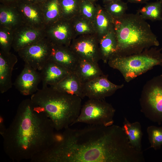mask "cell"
<instances>
[{"label":"cell","instance_id":"6da1fadb","mask_svg":"<svg viewBox=\"0 0 162 162\" xmlns=\"http://www.w3.org/2000/svg\"><path fill=\"white\" fill-rule=\"evenodd\" d=\"M143 159V152L131 146L122 127L114 124L68 127L36 157L38 162H141Z\"/></svg>","mask_w":162,"mask_h":162},{"label":"cell","instance_id":"7a4b0ae2","mask_svg":"<svg viewBox=\"0 0 162 162\" xmlns=\"http://www.w3.org/2000/svg\"><path fill=\"white\" fill-rule=\"evenodd\" d=\"M45 113L31 99L22 101L11 123L2 135L5 152L14 161L30 160L47 150L57 134Z\"/></svg>","mask_w":162,"mask_h":162},{"label":"cell","instance_id":"3957f363","mask_svg":"<svg viewBox=\"0 0 162 162\" xmlns=\"http://www.w3.org/2000/svg\"><path fill=\"white\" fill-rule=\"evenodd\" d=\"M114 29L117 42L114 56H123L137 54L160 45L149 24L137 12L126 13L114 20Z\"/></svg>","mask_w":162,"mask_h":162},{"label":"cell","instance_id":"277c9868","mask_svg":"<svg viewBox=\"0 0 162 162\" xmlns=\"http://www.w3.org/2000/svg\"><path fill=\"white\" fill-rule=\"evenodd\" d=\"M33 104L46 115L56 130L73 125L80 113L82 99L76 95L61 92L51 86L42 87L31 95Z\"/></svg>","mask_w":162,"mask_h":162},{"label":"cell","instance_id":"5b68a950","mask_svg":"<svg viewBox=\"0 0 162 162\" xmlns=\"http://www.w3.org/2000/svg\"><path fill=\"white\" fill-rule=\"evenodd\" d=\"M161 50L152 47L129 56L115 55L107 63L111 68L118 70L128 82L155 66H162Z\"/></svg>","mask_w":162,"mask_h":162},{"label":"cell","instance_id":"8992f818","mask_svg":"<svg viewBox=\"0 0 162 162\" xmlns=\"http://www.w3.org/2000/svg\"><path fill=\"white\" fill-rule=\"evenodd\" d=\"M140 111L148 119L159 124L162 123V74L147 81L141 91Z\"/></svg>","mask_w":162,"mask_h":162},{"label":"cell","instance_id":"52a82bcc","mask_svg":"<svg viewBox=\"0 0 162 162\" xmlns=\"http://www.w3.org/2000/svg\"><path fill=\"white\" fill-rule=\"evenodd\" d=\"M115 108L104 99H89L82 106L73 124L79 123L89 125L109 126L113 124Z\"/></svg>","mask_w":162,"mask_h":162},{"label":"cell","instance_id":"ba28073f","mask_svg":"<svg viewBox=\"0 0 162 162\" xmlns=\"http://www.w3.org/2000/svg\"><path fill=\"white\" fill-rule=\"evenodd\" d=\"M52 49V43L45 37L17 52L25 63L40 71L50 59Z\"/></svg>","mask_w":162,"mask_h":162},{"label":"cell","instance_id":"9c48e42d","mask_svg":"<svg viewBox=\"0 0 162 162\" xmlns=\"http://www.w3.org/2000/svg\"><path fill=\"white\" fill-rule=\"evenodd\" d=\"M69 47L79 59L95 63L102 59L99 38L96 34L77 36L73 39Z\"/></svg>","mask_w":162,"mask_h":162},{"label":"cell","instance_id":"30bf717a","mask_svg":"<svg viewBox=\"0 0 162 162\" xmlns=\"http://www.w3.org/2000/svg\"><path fill=\"white\" fill-rule=\"evenodd\" d=\"M107 75H103L82 83L84 97L89 99H103L110 97L118 90L122 88L124 85H116L108 79Z\"/></svg>","mask_w":162,"mask_h":162},{"label":"cell","instance_id":"8fae6325","mask_svg":"<svg viewBox=\"0 0 162 162\" xmlns=\"http://www.w3.org/2000/svg\"><path fill=\"white\" fill-rule=\"evenodd\" d=\"M46 37L53 44L69 46L75 38L70 20L62 18L46 26Z\"/></svg>","mask_w":162,"mask_h":162},{"label":"cell","instance_id":"7c38bea8","mask_svg":"<svg viewBox=\"0 0 162 162\" xmlns=\"http://www.w3.org/2000/svg\"><path fill=\"white\" fill-rule=\"evenodd\" d=\"M45 37V29L36 28L22 24L13 30L12 48L18 52Z\"/></svg>","mask_w":162,"mask_h":162},{"label":"cell","instance_id":"4fadbf2b","mask_svg":"<svg viewBox=\"0 0 162 162\" xmlns=\"http://www.w3.org/2000/svg\"><path fill=\"white\" fill-rule=\"evenodd\" d=\"M41 82L40 72L25 63L24 68L14 83L16 88L22 95H32L38 90Z\"/></svg>","mask_w":162,"mask_h":162},{"label":"cell","instance_id":"5bb4252c","mask_svg":"<svg viewBox=\"0 0 162 162\" xmlns=\"http://www.w3.org/2000/svg\"><path fill=\"white\" fill-rule=\"evenodd\" d=\"M15 5L20 13L23 24L36 28L45 29L46 25L39 4L18 2Z\"/></svg>","mask_w":162,"mask_h":162},{"label":"cell","instance_id":"9a60e30c","mask_svg":"<svg viewBox=\"0 0 162 162\" xmlns=\"http://www.w3.org/2000/svg\"><path fill=\"white\" fill-rule=\"evenodd\" d=\"M16 56L9 52L0 50V92L3 93L11 88L12 72L17 62Z\"/></svg>","mask_w":162,"mask_h":162},{"label":"cell","instance_id":"2e32d148","mask_svg":"<svg viewBox=\"0 0 162 162\" xmlns=\"http://www.w3.org/2000/svg\"><path fill=\"white\" fill-rule=\"evenodd\" d=\"M40 71L42 87L55 85L71 73L62 66L50 59Z\"/></svg>","mask_w":162,"mask_h":162},{"label":"cell","instance_id":"e0dca14e","mask_svg":"<svg viewBox=\"0 0 162 162\" xmlns=\"http://www.w3.org/2000/svg\"><path fill=\"white\" fill-rule=\"evenodd\" d=\"M63 66L71 73H74L79 59L69 46L52 44L50 59Z\"/></svg>","mask_w":162,"mask_h":162},{"label":"cell","instance_id":"ac0fdd59","mask_svg":"<svg viewBox=\"0 0 162 162\" xmlns=\"http://www.w3.org/2000/svg\"><path fill=\"white\" fill-rule=\"evenodd\" d=\"M114 20L104 7L97 4L93 23L96 34L99 39L114 29Z\"/></svg>","mask_w":162,"mask_h":162},{"label":"cell","instance_id":"d6986e66","mask_svg":"<svg viewBox=\"0 0 162 162\" xmlns=\"http://www.w3.org/2000/svg\"><path fill=\"white\" fill-rule=\"evenodd\" d=\"M23 24L16 5L2 4L0 7V26L14 30Z\"/></svg>","mask_w":162,"mask_h":162},{"label":"cell","instance_id":"ffe728a7","mask_svg":"<svg viewBox=\"0 0 162 162\" xmlns=\"http://www.w3.org/2000/svg\"><path fill=\"white\" fill-rule=\"evenodd\" d=\"M61 92L84 98L82 83L77 75L71 73L57 84L50 86Z\"/></svg>","mask_w":162,"mask_h":162},{"label":"cell","instance_id":"44dd1931","mask_svg":"<svg viewBox=\"0 0 162 162\" xmlns=\"http://www.w3.org/2000/svg\"><path fill=\"white\" fill-rule=\"evenodd\" d=\"M74 73L82 83L104 74L98 63L80 59Z\"/></svg>","mask_w":162,"mask_h":162},{"label":"cell","instance_id":"7402d4cb","mask_svg":"<svg viewBox=\"0 0 162 162\" xmlns=\"http://www.w3.org/2000/svg\"><path fill=\"white\" fill-rule=\"evenodd\" d=\"M122 127L131 146L137 151L142 152L143 133L140 123L137 121L131 123L125 117Z\"/></svg>","mask_w":162,"mask_h":162},{"label":"cell","instance_id":"603a6c76","mask_svg":"<svg viewBox=\"0 0 162 162\" xmlns=\"http://www.w3.org/2000/svg\"><path fill=\"white\" fill-rule=\"evenodd\" d=\"M99 46L101 60L106 63L117 50V42L114 29L99 39Z\"/></svg>","mask_w":162,"mask_h":162},{"label":"cell","instance_id":"cb8c5ba5","mask_svg":"<svg viewBox=\"0 0 162 162\" xmlns=\"http://www.w3.org/2000/svg\"><path fill=\"white\" fill-rule=\"evenodd\" d=\"M39 4L46 27L63 18L60 0H47Z\"/></svg>","mask_w":162,"mask_h":162},{"label":"cell","instance_id":"d4e9b609","mask_svg":"<svg viewBox=\"0 0 162 162\" xmlns=\"http://www.w3.org/2000/svg\"><path fill=\"white\" fill-rule=\"evenodd\" d=\"M70 20L75 38L80 35L96 34L93 22L80 14Z\"/></svg>","mask_w":162,"mask_h":162},{"label":"cell","instance_id":"484cf974","mask_svg":"<svg viewBox=\"0 0 162 162\" xmlns=\"http://www.w3.org/2000/svg\"><path fill=\"white\" fill-rule=\"evenodd\" d=\"M146 4L139 9L137 12L145 20L162 21V2L156 0Z\"/></svg>","mask_w":162,"mask_h":162},{"label":"cell","instance_id":"4316f807","mask_svg":"<svg viewBox=\"0 0 162 162\" xmlns=\"http://www.w3.org/2000/svg\"><path fill=\"white\" fill-rule=\"evenodd\" d=\"M62 18L70 20L80 14V0H60Z\"/></svg>","mask_w":162,"mask_h":162},{"label":"cell","instance_id":"83f0119b","mask_svg":"<svg viewBox=\"0 0 162 162\" xmlns=\"http://www.w3.org/2000/svg\"><path fill=\"white\" fill-rule=\"evenodd\" d=\"M103 7L114 20L122 17L128 9L127 3L122 0L104 4Z\"/></svg>","mask_w":162,"mask_h":162},{"label":"cell","instance_id":"f1b7e54d","mask_svg":"<svg viewBox=\"0 0 162 162\" xmlns=\"http://www.w3.org/2000/svg\"><path fill=\"white\" fill-rule=\"evenodd\" d=\"M146 130L150 145L149 148L155 150L160 149L162 146V127L150 126Z\"/></svg>","mask_w":162,"mask_h":162},{"label":"cell","instance_id":"f546056e","mask_svg":"<svg viewBox=\"0 0 162 162\" xmlns=\"http://www.w3.org/2000/svg\"><path fill=\"white\" fill-rule=\"evenodd\" d=\"M97 4L89 0H80V14L93 22L97 10Z\"/></svg>","mask_w":162,"mask_h":162},{"label":"cell","instance_id":"4dcf8cb0","mask_svg":"<svg viewBox=\"0 0 162 162\" xmlns=\"http://www.w3.org/2000/svg\"><path fill=\"white\" fill-rule=\"evenodd\" d=\"M13 30L0 26V50L9 52L13 41Z\"/></svg>","mask_w":162,"mask_h":162},{"label":"cell","instance_id":"1f68e13d","mask_svg":"<svg viewBox=\"0 0 162 162\" xmlns=\"http://www.w3.org/2000/svg\"><path fill=\"white\" fill-rule=\"evenodd\" d=\"M19 0H1L2 4L5 5H14Z\"/></svg>","mask_w":162,"mask_h":162},{"label":"cell","instance_id":"d6a6232c","mask_svg":"<svg viewBox=\"0 0 162 162\" xmlns=\"http://www.w3.org/2000/svg\"><path fill=\"white\" fill-rule=\"evenodd\" d=\"M149 0H127L128 2L136 3V4H143L146 3Z\"/></svg>","mask_w":162,"mask_h":162},{"label":"cell","instance_id":"836d02e7","mask_svg":"<svg viewBox=\"0 0 162 162\" xmlns=\"http://www.w3.org/2000/svg\"><path fill=\"white\" fill-rule=\"evenodd\" d=\"M18 2L28 4H34L36 3V0H19Z\"/></svg>","mask_w":162,"mask_h":162},{"label":"cell","instance_id":"e575fe53","mask_svg":"<svg viewBox=\"0 0 162 162\" xmlns=\"http://www.w3.org/2000/svg\"><path fill=\"white\" fill-rule=\"evenodd\" d=\"M104 4H106L118 0H101Z\"/></svg>","mask_w":162,"mask_h":162},{"label":"cell","instance_id":"d590c367","mask_svg":"<svg viewBox=\"0 0 162 162\" xmlns=\"http://www.w3.org/2000/svg\"><path fill=\"white\" fill-rule=\"evenodd\" d=\"M47 0H36V3H43Z\"/></svg>","mask_w":162,"mask_h":162},{"label":"cell","instance_id":"8d00e7d4","mask_svg":"<svg viewBox=\"0 0 162 162\" xmlns=\"http://www.w3.org/2000/svg\"><path fill=\"white\" fill-rule=\"evenodd\" d=\"M89 1H90L96 3L97 2L98 0H89Z\"/></svg>","mask_w":162,"mask_h":162},{"label":"cell","instance_id":"74e56055","mask_svg":"<svg viewBox=\"0 0 162 162\" xmlns=\"http://www.w3.org/2000/svg\"><path fill=\"white\" fill-rule=\"evenodd\" d=\"M157 1H160L162 2V0H156Z\"/></svg>","mask_w":162,"mask_h":162},{"label":"cell","instance_id":"f35d334b","mask_svg":"<svg viewBox=\"0 0 162 162\" xmlns=\"http://www.w3.org/2000/svg\"></svg>","mask_w":162,"mask_h":162}]
</instances>
